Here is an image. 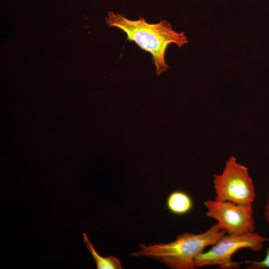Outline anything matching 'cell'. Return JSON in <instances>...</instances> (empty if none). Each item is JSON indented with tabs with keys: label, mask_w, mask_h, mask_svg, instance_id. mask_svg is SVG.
<instances>
[{
	"label": "cell",
	"mask_w": 269,
	"mask_h": 269,
	"mask_svg": "<svg viewBox=\"0 0 269 269\" xmlns=\"http://www.w3.org/2000/svg\"><path fill=\"white\" fill-rule=\"evenodd\" d=\"M84 242L94 259L97 269H122L123 268L121 261L112 256L103 257L94 248L89 240L86 233H83Z\"/></svg>",
	"instance_id": "52a82bcc"
},
{
	"label": "cell",
	"mask_w": 269,
	"mask_h": 269,
	"mask_svg": "<svg viewBox=\"0 0 269 269\" xmlns=\"http://www.w3.org/2000/svg\"><path fill=\"white\" fill-rule=\"evenodd\" d=\"M166 205L171 213L181 216L187 214L191 211L193 202L191 196L186 192L175 190L168 196Z\"/></svg>",
	"instance_id": "8992f818"
},
{
	"label": "cell",
	"mask_w": 269,
	"mask_h": 269,
	"mask_svg": "<svg viewBox=\"0 0 269 269\" xmlns=\"http://www.w3.org/2000/svg\"><path fill=\"white\" fill-rule=\"evenodd\" d=\"M268 239L253 232L244 235L226 234L210 250L200 254L195 259L196 267L218 266L223 269L239 268L240 263L232 260L233 255L239 250L248 249L253 252L262 250Z\"/></svg>",
	"instance_id": "277c9868"
},
{
	"label": "cell",
	"mask_w": 269,
	"mask_h": 269,
	"mask_svg": "<svg viewBox=\"0 0 269 269\" xmlns=\"http://www.w3.org/2000/svg\"><path fill=\"white\" fill-rule=\"evenodd\" d=\"M106 21L109 27H117L123 31L127 34V40L134 42L141 49L151 54L157 76L166 71L169 67L165 59L168 45L174 43L181 47L188 43L184 32L174 30L166 20L151 24L142 17L132 20L122 14L110 11Z\"/></svg>",
	"instance_id": "6da1fadb"
},
{
	"label": "cell",
	"mask_w": 269,
	"mask_h": 269,
	"mask_svg": "<svg viewBox=\"0 0 269 269\" xmlns=\"http://www.w3.org/2000/svg\"><path fill=\"white\" fill-rule=\"evenodd\" d=\"M226 234L217 222L203 233L188 232L178 235L173 242L146 246L139 244V250L130 255L154 259L172 269H194L196 258Z\"/></svg>",
	"instance_id": "7a4b0ae2"
},
{
	"label": "cell",
	"mask_w": 269,
	"mask_h": 269,
	"mask_svg": "<svg viewBox=\"0 0 269 269\" xmlns=\"http://www.w3.org/2000/svg\"><path fill=\"white\" fill-rule=\"evenodd\" d=\"M206 215L217 222L230 235H244L255 232L253 205L228 201L207 200L204 203Z\"/></svg>",
	"instance_id": "5b68a950"
},
{
	"label": "cell",
	"mask_w": 269,
	"mask_h": 269,
	"mask_svg": "<svg viewBox=\"0 0 269 269\" xmlns=\"http://www.w3.org/2000/svg\"><path fill=\"white\" fill-rule=\"evenodd\" d=\"M264 215L265 220L269 224V193L268 195L264 206Z\"/></svg>",
	"instance_id": "9c48e42d"
},
{
	"label": "cell",
	"mask_w": 269,
	"mask_h": 269,
	"mask_svg": "<svg viewBox=\"0 0 269 269\" xmlns=\"http://www.w3.org/2000/svg\"><path fill=\"white\" fill-rule=\"evenodd\" d=\"M213 184L216 200L253 205L256 193L248 168L235 157H230L223 172L214 175Z\"/></svg>",
	"instance_id": "3957f363"
},
{
	"label": "cell",
	"mask_w": 269,
	"mask_h": 269,
	"mask_svg": "<svg viewBox=\"0 0 269 269\" xmlns=\"http://www.w3.org/2000/svg\"><path fill=\"white\" fill-rule=\"evenodd\" d=\"M248 265L246 269H269V248L267 251L265 258L262 261H248Z\"/></svg>",
	"instance_id": "ba28073f"
}]
</instances>
